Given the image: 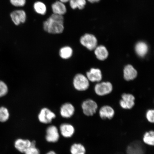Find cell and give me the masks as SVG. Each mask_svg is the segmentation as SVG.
<instances>
[{"label":"cell","instance_id":"7c38bea8","mask_svg":"<svg viewBox=\"0 0 154 154\" xmlns=\"http://www.w3.org/2000/svg\"><path fill=\"white\" fill-rule=\"evenodd\" d=\"M59 130L61 135L65 138L72 137L75 132L74 126L67 123H63L61 125Z\"/></svg>","mask_w":154,"mask_h":154},{"label":"cell","instance_id":"f1b7e54d","mask_svg":"<svg viewBox=\"0 0 154 154\" xmlns=\"http://www.w3.org/2000/svg\"><path fill=\"white\" fill-rule=\"evenodd\" d=\"M146 118L149 122L153 123L154 121V111L153 109H149L146 113Z\"/></svg>","mask_w":154,"mask_h":154},{"label":"cell","instance_id":"83f0119b","mask_svg":"<svg viewBox=\"0 0 154 154\" xmlns=\"http://www.w3.org/2000/svg\"><path fill=\"white\" fill-rule=\"evenodd\" d=\"M11 5L16 7L24 6L26 3V0H10Z\"/></svg>","mask_w":154,"mask_h":154},{"label":"cell","instance_id":"484cf974","mask_svg":"<svg viewBox=\"0 0 154 154\" xmlns=\"http://www.w3.org/2000/svg\"><path fill=\"white\" fill-rule=\"evenodd\" d=\"M25 154H40V151L36 147V142L35 141L31 142V145L24 153Z\"/></svg>","mask_w":154,"mask_h":154},{"label":"cell","instance_id":"ffe728a7","mask_svg":"<svg viewBox=\"0 0 154 154\" xmlns=\"http://www.w3.org/2000/svg\"><path fill=\"white\" fill-rule=\"evenodd\" d=\"M73 51L72 48L66 46L61 48L60 50L59 54L61 58L64 59H67L72 57Z\"/></svg>","mask_w":154,"mask_h":154},{"label":"cell","instance_id":"44dd1931","mask_svg":"<svg viewBox=\"0 0 154 154\" xmlns=\"http://www.w3.org/2000/svg\"><path fill=\"white\" fill-rule=\"evenodd\" d=\"M34 8L35 12L38 14L44 15L47 12V7L45 4L41 2L38 1L35 3Z\"/></svg>","mask_w":154,"mask_h":154},{"label":"cell","instance_id":"52a82bcc","mask_svg":"<svg viewBox=\"0 0 154 154\" xmlns=\"http://www.w3.org/2000/svg\"><path fill=\"white\" fill-rule=\"evenodd\" d=\"M113 86L110 82H104L96 85L95 91L97 95L103 96L110 94L112 91Z\"/></svg>","mask_w":154,"mask_h":154},{"label":"cell","instance_id":"9a60e30c","mask_svg":"<svg viewBox=\"0 0 154 154\" xmlns=\"http://www.w3.org/2000/svg\"><path fill=\"white\" fill-rule=\"evenodd\" d=\"M86 75L88 80L92 82H99L102 79L101 71L98 69L91 68L87 72Z\"/></svg>","mask_w":154,"mask_h":154},{"label":"cell","instance_id":"4316f807","mask_svg":"<svg viewBox=\"0 0 154 154\" xmlns=\"http://www.w3.org/2000/svg\"><path fill=\"white\" fill-rule=\"evenodd\" d=\"M8 92L7 85L3 81L0 80V98L5 96Z\"/></svg>","mask_w":154,"mask_h":154},{"label":"cell","instance_id":"603a6c76","mask_svg":"<svg viewBox=\"0 0 154 154\" xmlns=\"http://www.w3.org/2000/svg\"><path fill=\"white\" fill-rule=\"evenodd\" d=\"M70 6L73 9L77 8L82 9L84 8L86 5V0H70Z\"/></svg>","mask_w":154,"mask_h":154},{"label":"cell","instance_id":"1f68e13d","mask_svg":"<svg viewBox=\"0 0 154 154\" xmlns=\"http://www.w3.org/2000/svg\"><path fill=\"white\" fill-rule=\"evenodd\" d=\"M46 154H57L54 151H50Z\"/></svg>","mask_w":154,"mask_h":154},{"label":"cell","instance_id":"7402d4cb","mask_svg":"<svg viewBox=\"0 0 154 154\" xmlns=\"http://www.w3.org/2000/svg\"><path fill=\"white\" fill-rule=\"evenodd\" d=\"M70 152L72 154H85L86 149L82 144L75 143L71 146Z\"/></svg>","mask_w":154,"mask_h":154},{"label":"cell","instance_id":"4fadbf2b","mask_svg":"<svg viewBox=\"0 0 154 154\" xmlns=\"http://www.w3.org/2000/svg\"><path fill=\"white\" fill-rule=\"evenodd\" d=\"M31 145V141L28 140L19 138L14 142V147L18 151L24 153Z\"/></svg>","mask_w":154,"mask_h":154},{"label":"cell","instance_id":"8992f818","mask_svg":"<svg viewBox=\"0 0 154 154\" xmlns=\"http://www.w3.org/2000/svg\"><path fill=\"white\" fill-rule=\"evenodd\" d=\"M60 138L59 131L54 125H51L46 130L45 138L50 143H55L58 141Z\"/></svg>","mask_w":154,"mask_h":154},{"label":"cell","instance_id":"4dcf8cb0","mask_svg":"<svg viewBox=\"0 0 154 154\" xmlns=\"http://www.w3.org/2000/svg\"><path fill=\"white\" fill-rule=\"evenodd\" d=\"M70 1V0H59V1L63 3H66Z\"/></svg>","mask_w":154,"mask_h":154},{"label":"cell","instance_id":"2e32d148","mask_svg":"<svg viewBox=\"0 0 154 154\" xmlns=\"http://www.w3.org/2000/svg\"><path fill=\"white\" fill-rule=\"evenodd\" d=\"M51 8L53 14L62 15L65 14L67 11L66 6L59 1H57L52 5Z\"/></svg>","mask_w":154,"mask_h":154},{"label":"cell","instance_id":"7a4b0ae2","mask_svg":"<svg viewBox=\"0 0 154 154\" xmlns=\"http://www.w3.org/2000/svg\"><path fill=\"white\" fill-rule=\"evenodd\" d=\"M73 83L75 88L79 91H85L89 86V80L84 75L80 74L75 76Z\"/></svg>","mask_w":154,"mask_h":154},{"label":"cell","instance_id":"e0dca14e","mask_svg":"<svg viewBox=\"0 0 154 154\" xmlns=\"http://www.w3.org/2000/svg\"><path fill=\"white\" fill-rule=\"evenodd\" d=\"M99 115L103 119H111L114 116L115 111L110 106H104L100 109Z\"/></svg>","mask_w":154,"mask_h":154},{"label":"cell","instance_id":"9c48e42d","mask_svg":"<svg viewBox=\"0 0 154 154\" xmlns=\"http://www.w3.org/2000/svg\"><path fill=\"white\" fill-rule=\"evenodd\" d=\"M10 16L12 22L16 26L24 23L26 20V13L23 10H18L12 11Z\"/></svg>","mask_w":154,"mask_h":154},{"label":"cell","instance_id":"ac0fdd59","mask_svg":"<svg viewBox=\"0 0 154 154\" xmlns=\"http://www.w3.org/2000/svg\"><path fill=\"white\" fill-rule=\"evenodd\" d=\"M94 50H95V54L96 57L99 60H105L108 57V51L105 46L103 45L98 46Z\"/></svg>","mask_w":154,"mask_h":154},{"label":"cell","instance_id":"f546056e","mask_svg":"<svg viewBox=\"0 0 154 154\" xmlns=\"http://www.w3.org/2000/svg\"><path fill=\"white\" fill-rule=\"evenodd\" d=\"M88 2L91 3H95L98 2L100 0H88Z\"/></svg>","mask_w":154,"mask_h":154},{"label":"cell","instance_id":"6da1fadb","mask_svg":"<svg viewBox=\"0 0 154 154\" xmlns=\"http://www.w3.org/2000/svg\"><path fill=\"white\" fill-rule=\"evenodd\" d=\"M64 18L62 15L53 14L43 23L45 32L52 34L62 33L64 30Z\"/></svg>","mask_w":154,"mask_h":154},{"label":"cell","instance_id":"5bb4252c","mask_svg":"<svg viewBox=\"0 0 154 154\" xmlns=\"http://www.w3.org/2000/svg\"><path fill=\"white\" fill-rule=\"evenodd\" d=\"M137 72L132 65H128L125 66L124 70L125 79L128 81L134 79L137 76Z\"/></svg>","mask_w":154,"mask_h":154},{"label":"cell","instance_id":"277c9868","mask_svg":"<svg viewBox=\"0 0 154 154\" xmlns=\"http://www.w3.org/2000/svg\"><path fill=\"white\" fill-rule=\"evenodd\" d=\"M55 117V113L47 108L42 109L38 116V120L44 124L51 123Z\"/></svg>","mask_w":154,"mask_h":154},{"label":"cell","instance_id":"8fae6325","mask_svg":"<svg viewBox=\"0 0 154 154\" xmlns=\"http://www.w3.org/2000/svg\"><path fill=\"white\" fill-rule=\"evenodd\" d=\"M75 108L72 104L66 103L63 104L60 108V113L63 118H70L74 114Z\"/></svg>","mask_w":154,"mask_h":154},{"label":"cell","instance_id":"30bf717a","mask_svg":"<svg viewBox=\"0 0 154 154\" xmlns=\"http://www.w3.org/2000/svg\"><path fill=\"white\" fill-rule=\"evenodd\" d=\"M120 104L123 109H132L135 104V97L132 94H124L122 96Z\"/></svg>","mask_w":154,"mask_h":154},{"label":"cell","instance_id":"cb8c5ba5","mask_svg":"<svg viewBox=\"0 0 154 154\" xmlns=\"http://www.w3.org/2000/svg\"><path fill=\"white\" fill-rule=\"evenodd\" d=\"M143 141L144 143L150 146H153L154 144V132L151 131L146 132L144 134Z\"/></svg>","mask_w":154,"mask_h":154},{"label":"cell","instance_id":"d4e9b609","mask_svg":"<svg viewBox=\"0 0 154 154\" xmlns=\"http://www.w3.org/2000/svg\"><path fill=\"white\" fill-rule=\"evenodd\" d=\"M10 113L8 109L4 106L0 107V122H5L9 120Z\"/></svg>","mask_w":154,"mask_h":154},{"label":"cell","instance_id":"5b68a950","mask_svg":"<svg viewBox=\"0 0 154 154\" xmlns=\"http://www.w3.org/2000/svg\"><path fill=\"white\" fill-rule=\"evenodd\" d=\"M82 108L85 115L87 116H92L96 112L98 106L93 100L88 99L82 103Z\"/></svg>","mask_w":154,"mask_h":154},{"label":"cell","instance_id":"d6986e66","mask_svg":"<svg viewBox=\"0 0 154 154\" xmlns=\"http://www.w3.org/2000/svg\"><path fill=\"white\" fill-rule=\"evenodd\" d=\"M135 50L138 56L140 57H143L147 54L149 51V47L145 42H140L136 44Z\"/></svg>","mask_w":154,"mask_h":154},{"label":"cell","instance_id":"3957f363","mask_svg":"<svg viewBox=\"0 0 154 154\" xmlns=\"http://www.w3.org/2000/svg\"><path fill=\"white\" fill-rule=\"evenodd\" d=\"M80 42L82 45L90 51H93L97 47V38L91 34H86L82 36Z\"/></svg>","mask_w":154,"mask_h":154},{"label":"cell","instance_id":"ba28073f","mask_svg":"<svg viewBox=\"0 0 154 154\" xmlns=\"http://www.w3.org/2000/svg\"><path fill=\"white\" fill-rule=\"evenodd\" d=\"M145 153V148L143 144L139 141L132 142L127 148V154H144Z\"/></svg>","mask_w":154,"mask_h":154}]
</instances>
